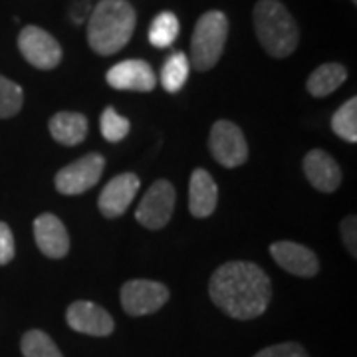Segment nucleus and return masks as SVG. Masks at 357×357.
I'll list each match as a JSON object with an SVG mask.
<instances>
[{"mask_svg": "<svg viewBox=\"0 0 357 357\" xmlns=\"http://www.w3.org/2000/svg\"><path fill=\"white\" fill-rule=\"evenodd\" d=\"M208 149L215 157V161L222 167H241L248 159V145L244 139V133L232 121L220 119L211 129Z\"/></svg>", "mask_w": 357, "mask_h": 357, "instance_id": "obj_6", "label": "nucleus"}, {"mask_svg": "<svg viewBox=\"0 0 357 357\" xmlns=\"http://www.w3.org/2000/svg\"><path fill=\"white\" fill-rule=\"evenodd\" d=\"M208 294L229 318L255 319L266 312L272 284L266 272L252 262H227L211 276Z\"/></svg>", "mask_w": 357, "mask_h": 357, "instance_id": "obj_1", "label": "nucleus"}, {"mask_svg": "<svg viewBox=\"0 0 357 357\" xmlns=\"http://www.w3.org/2000/svg\"><path fill=\"white\" fill-rule=\"evenodd\" d=\"M50 135L62 145H77L88 135V119L76 112H60L48 123Z\"/></svg>", "mask_w": 357, "mask_h": 357, "instance_id": "obj_17", "label": "nucleus"}, {"mask_svg": "<svg viewBox=\"0 0 357 357\" xmlns=\"http://www.w3.org/2000/svg\"><path fill=\"white\" fill-rule=\"evenodd\" d=\"M100 126H102V135L112 143L126 139L129 133V119L121 117V115L115 112L114 107H105L100 119Z\"/></svg>", "mask_w": 357, "mask_h": 357, "instance_id": "obj_24", "label": "nucleus"}, {"mask_svg": "<svg viewBox=\"0 0 357 357\" xmlns=\"http://www.w3.org/2000/svg\"><path fill=\"white\" fill-rule=\"evenodd\" d=\"M178 36V20L173 13H161L155 16L149 26V42L155 48H169Z\"/></svg>", "mask_w": 357, "mask_h": 357, "instance_id": "obj_21", "label": "nucleus"}, {"mask_svg": "<svg viewBox=\"0 0 357 357\" xmlns=\"http://www.w3.org/2000/svg\"><path fill=\"white\" fill-rule=\"evenodd\" d=\"M252 18L256 36L272 58H288L298 48L300 30L280 0H260Z\"/></svg>", "mask_w": 357, "mask_h": 357, "instance_id": "obj_3", "label": "nucleus"}, {"mask_svg": "<svg viewBox=\"0 0 357 357\" xmlns=\"http://www.w3.org/2000/svg\"><path fill=\"white\" fill-rule=\"evenodd\" d=\"M135 20V10L128 0L98 2L88 22L89 48L100 56L119 52L133 36Z\"/></svg>", "mask_w": 357, "mask_h": 357, "instance_id": "obj_2", "label": "nucleus"}, {"mask_svg": "<svg viewBox=\"0 0 357 357\" xmlns=\"http://www.w3.org/2000/svg\"><path fill=\"white\" fill-rule=\"evenodd\" d=\"M270 255L278 262V266L284 268L286 272H290L294 276L312 278L318 274V256L304 244L280 241V243H274L270 246Z\"/></svg>", "mask_w": 357, "mask_h": 357, "instance_id": "obj_13", "label": "nucleus"}, {"mask_svg": "<svg viewBox=\"0 0 357 357\" xmlns=\"http://www.w3.org/2000/svg\"><path fill=\"white\" fill-rule=\"evenodd\" d=\"M351 2H354V4H356V2H357V0H351Z\"/></svg>", "mask_w": 357, "mask_h": 357, "instance_id": "obj_28", "label": "nucleus"}, {"mask_svg": "<svg viewBox=\"0 0 357 357\" xmlns=\"http://www.w3.org/2000/svg\"><path fill=\"white\" fill-rule=\"evenodd\" d=\"M357 218L354 215H349V217L344 218V222H342V238H344L345 248L349 250V255L351 258H356L357 256V238H356V229H357Z\"/></svg>", "mask_w": 357, "mask_h": 357, "instance_id": "obj_27", "label": "nucleus"}, {"mask_svg": "<svg viewBox=\"0 0 357 357\" xmlns=\"http://www.w3.org/2000/svg\"><path fill=\"white\" fill-rule=\"evenodd\" d=\"M169 300V288L161 282L129 280L121 286V307L123 312L139 318L159 312Z\"/></svg>", "mask_w": 357, "mask_h": 357, "instance_id": "obj_7", "label": "nucleus"}, {"mask_svg": "<svg viewBox=\"0 0 357 357\" xmlns=\"http://www.w3.org/2000/svg\"><path fill=\"white\" fill-rule=\"evenodd\" d=\"M107 84L121 91H151L157 86L153 68L143 60H126L119 62L107 72Z\"/></svg>", "mask_w": 357, "mask_h": 357, "instance_id": "obj_12", "label": "nucleus"}, {"mask_svg": "<svg viewBox=\"0 0 357 357\" xmlns=\"http://www.w3.org/2000/svg\"><path fill=\"white\" fill-rule=\"evenodd\" d=\"M345 79H347V70L344 66L330 62V64L319 66L310 74L306 88L314 98H326L340 88Z\"/></svg>", "mask_w": 357, "mask_h": 357, "instance_id": "obj_18", "label": "nucleus"}, {"mask_svg": "<svg viewBox=\"0 0 357 357\" xmlns=\"http://www.w3.org/2000/svg\"><path fill=\"white\" fill-rule=\"evenodd\" d=\"M66 321L74 332L93 335V337H107L114 333L115 328V321L109 316V312L88 300H77L70 304L66 310Z\"/></svg>", "mask_w": 357, "mask_h": 357, "instance_id": "obj_10", "label": "nucleus"}, {"mask_svg": "<svg viewBox=\"0 0 357 357\" xmlns=\"http://www.w3.org/2000/svg\"><path fill=\"white\" fill-rule=\"evenodd\" d=\"M252 357H310L307 351L296 342H284V344L270 345V347H264L260 349L258 354H255Z\"/></svg>", "mask_w": 357, "mask_h": 357, "instance_id": "obj_25", "label": "nucleus"}, {"mask_svg": "<svg viewBox=\"0 0 357 357\" xmlns=\"http://www.w3.org/2000/svg\"><path fill=\"white\" fill-rule=\"evenodd\" d=\"M22 103H24L22 88L10 82L8 77L0 76V119H6V117L18 114Z\"/></svg>", "mask_w": 357, "mask_h": 357, "instance_id": "obj_23", "label": "nucleus"}, {"mask_svg": "<svg viewBox=\"0 0 357 357\" xmlns=\"http://www.w3.org/2000/svg\"><path fill=\"white\" fill-rule=\"evenodd\" d=\"M189 58L187 54L183 52H175L167 58L165 66L161 70V86L169 93H177L178 89L187 84V77H189Z\"/></svg>", "mask_w": 357, "mask_h": 357, "instance_id": "obj_19", "label": "nucleus"}, {"mask_svg": "<svg viewBox=\"0 0 357 357\" xmlns=\"http://www.w3.org/2000/svg\"><path fill=\"white\" fill-rule=\"evenodd\" d=\"M218 203V187L208 171L195 169L189 181V211L192 217L206 218L215 213Z\"/></svg>", "mask_w": 357, "mask_h": 357, "instance_id": "obj_16", "label": "nucleus"}, {"mask_svg": "<svg viewBox=\"0 0 357 357\" xmlns=\"http://www.w3.org/2000/svg\"><path fill=\"white\" fill-rule=\"evenodd\" d=\"M229 36V20L220 10H208L204 13L199 22L195 26L191 38V60L189 64L199 70L206 72L215 68L222 56L225 44Z\"/></svg>", "mask_w": 357, "mask_h": 357, "instance_id": "obj_4", "label": "nucleus"}, {"mask_svg": "<svg viewBox=\"0 0 357 357\" xmlns=\"http://www.w3.org/2000/svg\"><path fill=\"white\" fill-rule=\"evenodd\" d=\"M18 48L26 62L38 70H52L62 62V46L38 26H26L18 36Z\"/></svg>", "mask_w": 357, "mask_h": 357, "instance_id": "obj_8", "label": "nucleus"}, {"mask_svg": "<svg viewBox=\"0 0 357 357\" xmlns=\"http://www.w3.org/2000/svg\"><path fill=\"white\" fill-rule=\"evenodd\" d=\"M105 169V159L98 153H88L70 163L56 175V189L62 195H82L89 191Z\"/></svg>", "mask_w": 357, "mask_h": 357, "instance_id": "obj_9", "label": "nucleus"}, {"mask_svg": "<svg viewBox=\"0 0 357 357\" xmlns=\"http://www.w3.org/2000/svg\"><path fill=\"white\" fill-rule=\"evenodd\" d=\"M20 351L24 357H64L54 340L42 330H28L20 340Z\"/></svg>", "mask_w": 357, "mask_h": 357, "instance_id": "obj_20", "label": "nucleus"}, {"mask_svg": "<svg viewBox=\"0 0 357 357\" xmlns=\"http://www.w3.org/2000/svg\"><path fill=\"white\" fill-rule=\"evenodd\" d=\"M304 173L314 189L319 192H333L342 183V169L332 155L312 149L304 159Z\"/></svg>", "mask_w": 357, "mask_h": 357, "instance_id": "obj_15", "label": "nucleus"}, {"mask_svg": "<svg viewBox=\"0 0 357 357\" xmlns=\"http://www.w3.org/2000/svg\"><path fill=\"white\" fill-rule=\"evenodd\" d=\"M14 258V236L10 227L0 220V266L8 264Z\"/></svg>", "mask_w": 357, "mask_h": 357, "instance_id": "obj_26", "label": "nucleus"}, {"mask_svg": "<svg viewBox=\"0 0 357 357\" xmlns=\"http://www.w3.org/2000/svg\"><path fill=\"white\" fill-rule=\"evenodd\" d=\"M34 238L40 252L48 258H64L70 250V236L64 222L52 213H44L34 220Z\"/></svg>", "mask_w": 357, "mask_h": 357, "instance_id": "obj_14", "label": "nucleus"}, {"mask_svg": "<svg viewBox=\"0 0 357 357\" xmlns=\"http://www.w3.org/2000/svg\"><path fill=\"white\" fill-rule=\"evenodd\" d=\"M175 187L167 181L159 178L149 187V191L143 195L139 206L135 211L137 222L145 229L159 230L167 227V222L173 217L175 211Z\"/></svg>", "mask_w": 357, "mask_h": 357, "instance_id": "obj_5", "label": "nucleus"}, {"mask_svg": "<svg viewBox=\"0 0 357 357\" xmlns=\"http://www.w3.org/2000/svg\"><path fill=\"white\" fill-rule=\"evenodd\" d=\"M332 129L337 137L347 143H357V100L345 102L332 117Z\"/></svg>", "mask_w": 357, "mask_h": 357, "instance_id": "obj_22", "label": "nucleus"}, {"mask_svg": "<svg viewBox=\"0 0 357 357\" xmlns=\"http://www.w3.org/2000/svg\"><path fill=\"white\" fill-rule=\"evenodd\" d=\"M141 181L133 173H121L114 177L105 187L98 199V206L105 218L121 217L133 203L135 195L139 191Z\"/></svg>", "mask_w": 357, "mask_h": 357, "instance_id": "obj_11", "label": "nucleus"}]
</instances>
